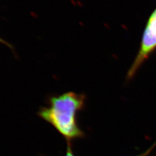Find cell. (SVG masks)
<instances>
[{
    "mask_svg": "<svg viewBox=\"0 0 156 156\" xmlns=\"http://www.w3.org/2000/svg\"><path fill=\"white\" fill-rule=\"evenodd\" d=\"M85 101V95L73 91L51 96L48 106L42 107L38 115L70 142L84 135L78 126L77 115L83 109Z\"/></svg>",
    "mask_w": 156,
    "mask_h": 156,
    "instance_id": "cell-1",
    "label": "cell"
},
{
    "mask_svg": "<svg viewBox=\"0 0 156 156\" xmlns=\"http://www.w3.org/2000/svg\"><path fill=\"white\" fill-rule=\"evenodd\" d=\"M156 49V8L146 23L140 45V50L129 68L127 79L133 78L140 67Z\"/></svg>",
    "mask_w": 156,
    "mask_h": 156,
    "instance_id": "cell-2",
    "label": "cell"
},
{
    "mask_svg": "<svg viewBox=\"0 0 156 156\" xmlns=\"http://www.w3.org/2000/svg\"><path fill=\"white\" fill-rule=\"evenodd\" d=\"M66 156H74L73 154V151H72L70 142L68 143L67 153H66Z\"/></svg>",
    "mask_w": 156,
    "mask_h": 156,
    "instance_id": "cell-3",
    "label": "cell"
},
{
    "mask_svg": "<svg viewBox=\"0 0 156 156\" xmlns=\"http://www.w3.org/2000/svg\"><path fill=\"white\" fill-rule=\"evenodd\" d=\"M156 145V144H155L154 145H153V146H151V148H150V149H149V150L147 151H146L145 153H144V154H140V156H146V155H147V154H149V153L151 152V150H152V149H153V148H154V146H155Z\"/></svg>",
    "mask_w": 156,
    "mask_h": 156,
    "instance_id": "cell-4",
    "label": "cell"
},
{
    "mask_svg": "<svg viewBox=\"0 0 156 156\" xmlns=\"http://www.w3.org/2000/svg\"><path fill=\"white\" fill-rule=\"evenodd\" d=\"M0 42L2 43V44H4V45H6L7 46H8V47H9V48H11V45H10V44H9V43H8L6 41H4V39H2V38H0Z\"/></svg>",
    "mask_w": 156,
    "mask_h": 156,
    "instance_id": "cell-5",
    "label": "cell"
}]
</instances>
